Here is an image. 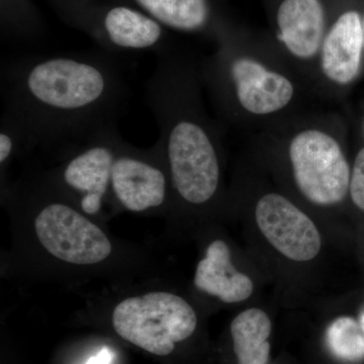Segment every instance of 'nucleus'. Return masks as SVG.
I'll return each instance as SVG.
<instances>
[{
	"label": "nucleus",
	"mask_w": 364,
	"mask_h": 364,
	"mask_svg": "<svg viewBox=\"0 0 364 364\" xmlns=\"http://www.w3.org/2000/svg\"><path fill=\"white\" fill-rule=\"evenodd\" d=\"M4 112L21 124L30 145L87 140L117 123L127 97L123 73L104 51L38 55L1 73Z\"/></svg>",
	"instance_id": "obj_1"
},
{
	"label": "nucleus",
	"mask_w": 364,
	"mask_h": 364,
	"mask_svg": "<svg viewBox=\"0 0 364 364\" xmlns=\"http://www.w3.org/2000/svg\"><path fill=\"white\" fill-rule=\"evenodd\" d=\"M203 88L200 64L171 49L158 54L146 86L172 188L193 205L214 200L222 179V130L207 111Z\"/></svg>",
	"instance_id": "obj_2"
},
{
	"label": "nucleus",
	"mask_w": 364,
	"mask_h": 364,
	"mask_svg": "<svg viewBox=\"0 0 364 364\" xmlns=\"http://www.w3.org/2000/svg\"><path fill=\"white\" fill-rule=\"evenodd\" d=\"M200 64L203 87L222 121L258 131L301 111L310 85L268 32L231 23Z\"/></svg>",
	"instance_id": "obj_3"
},
{
	"label": "nucleus",
	"mask_w": 364,
	"mask_h": 364,
	"mask_svg": "<svg viewBox=\"0 0 364 364\" xmlns=\"http://www.w3.org/2000/svg\"><path fill=\"white\" fill-rule=\"evenodd\" d=\"M262 149L284 156L294 188L316 207H334L348 196V127L335 112H299L261 129Z\"/></svg>",
	"instance_id": "obj_4"
},
{
	"label": "nucleus",
	"mask_w": 364,
	"mask_h": 364,
	"mask_svg": "<svg viewBox=\"0 0 364 364\" xmlns=\"http://www.w3.org/2000/svg\"><path fill=\"white\" fill-rule=\"evenodd\" d=\"M60 18L109 53L169 50L168 35L154 18L130 4L95 0H48Z\"/></svg>",
	"instance_id": "obj_5"
},
{
	"label": "nucleus",
	"mask_w": 364,
	"mask_h": 364,
	"mask_svg": "<svg viewBox=\"0 0 364 364\" xmlns=\"http://www.w3.org/2000/svg\"><path fill=\"white\" fill-rule=\"evenodd\" d=\"M196 325L193 306L166 291L124 299L112 313L117 335L158 356L169 355L176 343L193 334Z\"/></svg>",
	"instance_id": "obj_6"
},
{
	"label": "nucleus",
	"mask_w": 364,
	"mask_h": 364,
	"mask_svg": "<svg viewBox=\"0 0 364 364\" xmlns=\"http://www.w3.org/2000/svg\"><path fill=\"white\" fill-rule=\"evenodd\" d=\"M327 4L314 93L338 100L364 77L363 16L358 0H327Z\"/></svg>",
	"instance_id": "obj_7"
},
{
	"label": "nucleus",
	"mask_w": 364,
	"mask_h": 364,
	"mask_svg": "<svg viewBox=\"0 0 364 364\" xmlns=\"http://www.w3.org/2000/svg\"><path fill=\"white\" fill-rule=\"evenodd\" d=\"M270 37L314 93L328 23L327 0H262Z\"/></svg>",
	"instance_id": "obj_8"
},
{
	"label": "nucleus",
	"mask_w": 364,
	"mask_h": 364,
	"mask_svg": "<svg viewBox=\"0 0 364 364\" xmlns=\"http://www.w3.org/2000/svg\"><path fill=\"white\" fill-rule=\"evenodd\" d=\"M35 228L43 247L65 262L97 264L112 253L107 235L66 203H48L36 218Z\"/></svg>",
	"instance_id": "obj_9"
},
{
	"label": "nucleus",
	"mask_w": 364,
	"mask_h": 364,
	"mask_svg": "<svg viewBox=\"0 0 364 364\" xmlns=\"http://www.w3.org/2000/svg\"><path fill=\"white\" fill-rule=\"evenodd\" d=\"M123 143L117 123L107 124L85 141L82 149L62 170V181L81 195L80 207L86 214H97L102 208L111 188L112 165Z\"/></svg>",
	"instance_id": "obj_10"
},
{
	"label": "nucleus",
	"mask_w": 364,
	"mask_h": 364,
	"mask_svg": "<svg viewBox=\"0 0 364 364\" xmlns=\"http://www.w3.org/2000/svg\"><path fill=\"white\" fill-rule=\"evenodd\" d=\"M255 219L267 241L289 259L303 262L320 252L322 243L317 227L286 196L263 193L255 203Z\"/></svg>",
	"instance_id": "obj_11"
},
{
	"label": "nucleus",
	"mask_w": 364,
	"mask_h": 364,
	"mask_svg": "<svg viewBox=\"0 0 364 364\" xmlns=\"http://www.w3.org/2000/svg\"><path fill=\"white\" fill-rule=\"evenodd\" d=\"M158 143L149 153L139 152L123 143L112 169L114 198L131 212L161 207L167 198V176L154 160Z\"/></svg>",
	"instance_id": "obj_12"
},
{
	"label": "nucleus",
	"mask_w": 364,
	"mask_h": 364,
	"mask_svg": "<svg viewBox=\"0 0 364 364\" xmlns=\"http://www.w3.org/2000/svg\"><path fill=\"white\" fill-rule=\"evenodd\" d=\"M163 28L215 41L233 23L219 0H128Z\"/></svg>",
	"instance_id": "obj_13"
},
{
	"label": "nucleus",
	"mask_w": 364,
	"mask_h": 364,
	"mask_svg": "<svg viewBox=\"0 0 364 364\" xmlns=\"http://www.w3.org/2000/svg\"><path fill=\"white\" fill-rule=\"evenodd\" d=\"M195 284L200 291L227 304L245 301L254 289L250 277L237 272L232 264L230 249L221 240L208 246L205 257L196 267Z\"/></svg>",
	"instance_id": "obj_14"
},
{
	"label": "nucleus",
	"mask_w": 364,
	"mask_h": 364,
	"mask_svg": "<svg viewBox=\"0 0 364 364\" xmlns=\"http://www.w3.org/2000/svg\"><path fill=\"white\" fill-rule=\"evenodd\" d=\"M231 334L238 364H267L272 322L267 313L252 308L239 314L232 322Z\"/></svg>",
	"instance_id": "obj_15"
},
{
	"label": "nucleus",
	"mask_w": 364,
	"mask_h": 364,
	"mask_svg": "<svg viewBox=\"0 0 364 364\" xmlns=\"http://www.w3.org/2000/svg\"><path fill=\"white\" fill-rule=\"evenodd\" d=\"M0 25L6 40H37L44 32V23L33 0H0Z\"/></svg>",
	"instance_id": "obj_16"
},
{
	"label": "nucleus",
	"mask_w": 364,
	"mask_h": 364,
	"mask_svg": "<svg viewBox=\"0 0 364 364\" xmlns=\"http://www.w3.org/2000/svg\"><path fill=\"white\" fill-rule=\"evenodd\" d=\"M326 340L337 358L350 363L364 359V332L360 324L350 317L336 318L328 327Z\"/></svg>",
	"instance_id": "obj_17"
},
{
	"label": "nucleus",
	"mask_w": 364,
	"mask_h": 364,
	"mask_svg": "<svg viewBox=\"0 0 364 364\" xmlns=\"http://www.w3.org/2000/svg\"><path fill=\"white\" fill-rule=\"evenodd\" d=\"M348 196L353 205L364 212V144L352 163Z\"/></svg>",
	"instance_id": "obj_18"
},
{
	"label": "nucleus",
	"mask_w": 364,
	"mask_h": 364,
	"mask_svg": "<svg viewBox=\"0 0 364 364\" xmlns=\"http://www.w3.org/2000/svg\"><path fill=\"white\" fill-rule=\"evenodd\" d=\"M112 359V351L107 347H105V348L98 352L97 355L88 359L85 364H111Z\"/></svg>",
	"instance_id": "obj_19"
},
{
	"label": "nucleus",
	"mask_w": 364,
	"mask_h": 364,
	"mask_svg": "<svg viewBox=\"0 0 364 364\" xmlns=\"http://www.w3.org/2000/svg\"><path fill=\"white\" fill-rule=\"evenodd\" d=\"M358 130L359 134H360L361 138H363L364 143V105L363 109H361L360 112H359L358 116Z\"/></svg>",
	"instance_id": "obj_20"
},
{
	"label": "nucleus",
	"mask_w": 364,
	"mask_h": 364,
	"mask_svg": "<svg viewBox=\"0 0 364 364\" xmlns=\"http://www.w3.org/2000/svg\"><path fill=\"white\" fill-rule=\"evenodd\" d=\"M359 6L361 9V16H363V43H364V0H358Z\"/></svg>",
	"instance_id": "obj_21"
},
{
	"label": "nucleus",
	"mask_w": 364,
	"mask_h": 364,
	"mask_svg": "<svg viewBox=\"0 0 364 364\" xmlns=\"http://www.w3.org/2000/svg\"><path fill=\"white\" fill-rule=\"evenodd\" d=\"M95 1H114V2H124V4H129L128 0H95Z\"/></svg>",
	"instance_id": "obj_22"
},
{
	"label": "nucleus",
	"mask_w": 364,
	"mask_h": 364,
	"mask_svg": "<svg viewBox=\"0 0 364 364\" xmlns=\"http://www.w3.org/2000/svg\"><path fill=\"white\" fill-rule=\"evenodd\" d=\"M360 326H361V328H363V330L364 332V311L363 313H361V315H360Z\"/></svg>",
	"instance_id": "obj_23"
},
{
	"label": "nucleus",
	"mask_w": 364,
	"mask_h": 364,
	"mask_svg": "<svg viewBox=\"0 0 364 364\" xmlns=\"http://www.w3.org/2000/svg\"><path fill=\"white\" fill-rule=\"evenodd\" d=\"M220 2H222V4H224V0H219Z\"/></svg>",
	"instance_id": "obj_24"
}]
</instances>
